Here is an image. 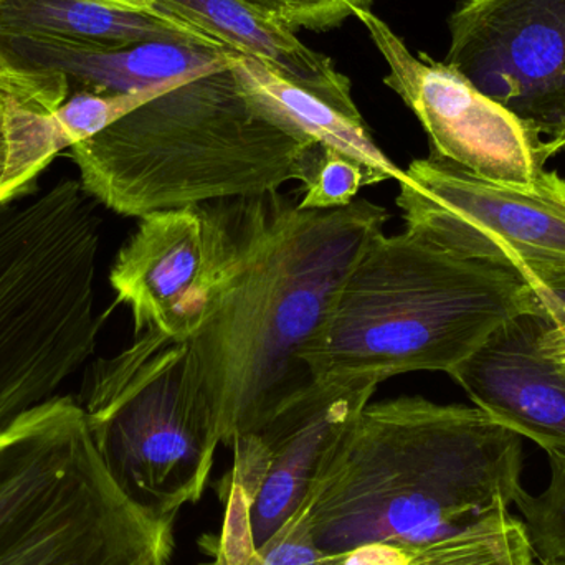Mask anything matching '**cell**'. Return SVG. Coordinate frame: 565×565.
<instances>
[{"instance_id": "obj_15", "label": "cell", "mask_w": 565, "mask_h": 565, "mask_svg": "<svg viewBox=\"0 0 565 565\" xmlns=\"http://www.w3.org/2000/svg\"><path fill=\"white\" fill-rule=\"evenodd\" d=\"M0 35L102 50L146 42L225 46L159 10L126 9L98 0H0Z\"/></svg>"}, {"instance_id": "obj_30", "label": "cell", "mask_w": 565, "mask_h": 565, "mask_svg": "<svg viewBox=\"0 0 565 565\" xmlns=\"http://www.w3.org/2000/svg\"><path fill=\"white\" fill-rule=\"evenodd\" d=\"M563 152H565V148H564V151H563Z\"/></svg>"}, {"instance_id": "obj_13", "label": "cell", "mask_w": 565, "mask_h": 565, "mask_svg": "<svg viewBox=\"0 0 565 565\" xmlns=\"http://www.w3.org/2000/svg\"><path fill=\"white\" fill-rule=\"evenodd\" d=\"M234 53L225 46L185 42H146L102 50L0 35V65L22 72L60 73L68 82L70 95L141 92L221 68Z\"/></svg>"}, {"instance_id": "obj_18", "label": "cell", "mask_w": 565, "mask_h": 565, "mask_svg": "<svg viewBox=\"0 0 565 565\" xmlns=\"http://www.w3.org/2000/svg\"><path fill=\"white\" fill-rule=\"evenodd\" d=\"M521 518L498 507L451 536L408 547V565H534Z\"/></svg>"}, {"instance_id": "obj_2", "label": "cell", "mask_w": 565, "mask_h": 565, "mask_svg": "<svg viewBox=\"0 0 565 565\" xmlns=\"http://www.w3.org/2000/svg\"><path fill=\"white\" fill-rule=\"evenodd\" d=\"M521 437L461 404L369 402L322 461L296 513L324 553L422 546L514 503Z\"/></svg>"}, {"instance_id": "obj_27", "label": "cell", "mask_w": 565, "mask_h": 565, "mask_svg": "<svg viewBox=\"0 0 565 565\" xmlns=\"http://www.w3.org/2000/svg\"><path fill=\"white\" fill-rule=\"evenodd\" d=\"M98 2L109 3V6L126 7V9H152L149 0H98Z\"/></svg>"}, {"instance_id": "obj_12", "label": "cell", "mask_w": 565, "mask_h": 565, "mask_svg": "<svg viewBox=\"0 0 565 565\" xmlns=\"http://www.w3.org/2000/svg\"><path fill=\"white\" fill-rule=\"evenodd\" d=\"M550 329L534 312L514 316L448 374L484 414L546 454L565 451V365L540 348Z\"/></svg>"}, {"instance_id": "obj_21", "label": "cell", "mask_w": 565, "mask_h": 565, "mask_svg": "<svg viewBox=\"0 0 565 565\" xmlns=\"http://www.w3.org/2000/svg\"><path fill=\"white\" fill-rule=\"evenodd\" d=\"M199 75H202V73H199ZM194 76L198 75H191L188 78L178 79V82L164 83V85L152 86V88L141 89V92L113 93V95L92 92L72 93L68 99L55 111L56 125H58L60 132H62L70 149L78 142L99 135V132L109 128L113 122L121 119L122 116L129 115L139 106L154 99L156 96L169 92V89L194 78Z\"/></svg>"}, {"instance_id": "obj_20", "label": "cell", "mask_w": 565, "mask_h": 565, "mask_svg": "<svg viewBox=\"0 0 565 565\" xmlns=\"http://www.w3.org/2000/svg\"><path fill=\"white\" fill-rule=\"evenodd\" d=\"M301 198L298 207L302 211H332L348 207L355 201L359 191L372 185L371 175L355 159L315 145L302 162Z\"/></svg>"}, {"instance_id": "obj_28", "label": "cell", "mask_w": 565, "mask_h": 565, "mask_svg": "<svg viewBox=\"0 0 565 565\" xmlns=\"http://www.w3.org/2000/svg\"><path fill=\"white\" fill-rule=\"evenodd\" d=\"M541 565H565V563H546Z\"/></svg>"}, {"instance_id": "obj_8", "label": "cell", "mask_w": 565, "mask_h": 565, "mask_svg": "<svg viewBox=\"0 0 565 565\" xmlns=\"http://www.w3.org/2000/svg\"><path fill=\"white\" fill-rule=\"evenodd\" d=\"M377 382H315L257 430L228 447L234 465L222 487L225 520L214 543L218 565H248L299 510L329 450L372 401Z\"/></svg>"}, {"instance_id": "obj_23", "label": "cell", "mask_w": 565, "mask_h": 565, "mask_svg": "<svg viewBox=\"0 0 565 565\" xmlns=\"http://www.w3.org/2000/svg\"><path fill=\"white\" fill-rule=\"evenodd\" d=\"M348 556L328 554L312 540L298 513L257 551L248 565H344Z\"/></svg>"}, {"instance_id": "obj_9", "label": "cell", "mask_w": 565, "mask_h": 565, "mask_svg": "<svg viewBox=\"0 0 565 565\" xmlns=\"http://www.w3.org/2000/svg\"><path fill=\"white\" fill-rule=\"evenodd\" d=\"M355 19L387 63L385 85L414 111L441 158L491 181L531 184L564 151L563 142L544 138L444 62L415 56L371 10Z\"/></svg>"}, {"instance_id": "obj_19", "label": "cell", "mask_w": 565, "mask_h": 565, "mask_svg": "<svg viewBox=\"0 0 565 565\" xmlns=\"http://www.w3.org/2000/svg\"><path fill=\"white\" fill-rule=\"evenodd\" d=\"M551 481L541 494L523 490L514 507L523 514L524 527L541 564L565 563V451H547Z\"/></svg>"}, {"instance_id": "obj_24", "label": "cell", "mask_w": 565, "mask_h": 565, "mask_svg": "<svg viewBox=\"0 0 565 565\" xmlns=\"http://www.w3.org/2000/svg\"><path fill=\"white\" fill-rule=\"evenodd\" d=\"M533 298L534 315L553 328L565 326V268L546 271L526 281Z\"/></svg>"}, {"instance_id": "obj_3", "label": "cell", "mask_w": 565, "mask_h": 565, "mask_svg": "<svg viewBox=\"0 0 565 565\" xmlns=\"http://www.w3.org/2000/svg\"><path fill=\"white\" fill-rule=\"evenodd\" d=\"M234 56L72 146L83 191L122 217L142 218L258 198L299 181L316 142L296 138L257 108Z\"/></svg>"}, {"instance_id": "obj_11", "label": "cell", "mask_w": 565, "mask_h": 565, "mask_svg": "<svg viewBox=\"0 0 565 565\" xmlns=\"http://www.w3.org/2000/svg\"><path fill=\"white\" fill-rule=\"evenodd\" d=\"M234 245L232 201L139 218L109 274L135 335L154 329L189 341L204 322Z\"/></svg>"}, {"instance_id": "obj_14", "label": "cell", "mask_w": 565, "mask_h": 565, "mask_svg": "<svg viewBox=\"0 0 565 565\" xmlns=\"http://www.w3.org/2000/svg\"><path fill=\"white\" fill-rule=\"evenodd\" d=\"M152 9L175 17L242 55L254 56L291 85L324 99L345 115L362 118L351 82L331 58L302 45L288 26L238 0H149Z\"/></svg>"}, {"instance_id": "obj_26", "label": "cell", "mask_w": 565, "mask_h": 565, "mask_svg": "<svg viewBox=\"0 0 565 565\" xmlns=\"http://www.w3.org/2000/svg\"><path fill=\"white\" fill-rule=\"evenodd\" d=\"M540 348L546 358L565 365V326L544 332Z\"/></svg>"}, {"instance_id": "obj_7", "label": "cell", "mask_w": 565, "mask_h": 565, "mask_svg": "<svg viewBox=\"0 0 565 565\" xmlns=\"http://www.w3.org/2000/svg\"><path fill=\"white\" fill-rule=\"evenodd\" d=\"M395 199L405 231L461 257L510 268L524 281L565 268V179L531 184L481 178L437 152L404 171Z\"/></svg>"}, {"instance_id": "obj_17", "label": "cell", "mask_w": 565, "mask_h": 565, "mask_svg": "<svg viewBox=\"0 0 565 565\" xmlns=\"http://www.w3.org/2000/svg\"><path fill=\"white\" fill-rule=\"evenodd\" d=\"M68 96L60 73L0 65V205L17 201L68 149L55 121Z\"/></svg>"}, {"instance_id": "obj_4", "label": "cell", "mask_w": 565, "mask_h": 565, "mask_svg": "<svg viewBox=\"0 0 565 565\" xmlns=\"http://www.w3.org/2000/svg\"><path fill=\"white\" fill-rule=\"evenodd\" d=\"M534 312L510 268L461 257L420 235H375L305 355L315 382L450 374L504 322Z\"/></svg>"}, {"instance_id": "obj_6", "label": "cell", "mask_w": 565, "mask_h": 565, "mask_svg": "<svg viewBox=\"0 0 565 565\" xmlns=\"http://www.w3.org/2000/svg\"><path fill=\"white\" fill-rule=\"evenodd\" d=\"M82 404L93 444L119 490L175 520L207 488L222 444L185 341L148 329L89 369Z\"/></svg>"}, {"instance_id": "obj_5", "label": "cell", "mask_w": 565, "mask_h": 565, "mask_svg": "<svg viewBox=\"0 0 565 565\" xmlns=\"http://www.w3.org/2000/svg\"><path fill=\"white\" fill-rule=\"evenodd\" d=\"M174 523L119 490L72 395L0 438V565H169Z\"/></svg>"}, {"instance_id": "obj_16", "label": "cell", "mask_w": 565, "mask_h": 565, "mask_svg": "<svg viewBox=\"0 0 565 565\" xmlns=\"http://www.w3.org/2000/svg\"><path fill=\"white\" fill-rule=\"evenodd\" d=\"M234 68L252 102L285 131L355 159L371 175L372 185L404 179L405 172L375 145L364 118L345 115L291 85L254 56L235 53Z\"/></svg>"}, {"instance_id": "obj_10", "label": "cell", "mask_w": 565, "mask_h": 565, "mask_svg": "<svg viewBox=\"0 0 565 565\" xmlns=\"http://www.w3.org/2000/svg\"><path fill=\"white\" fill-rule=\"evenodd\" d=\"M445 65L565 148V0H460Z\"/></svg>"}, {"instance_id": "obj_1", "label": "cell", "mask_w": 565, "mask_h": 565, "mask_svg": "<svg viewBox=\"0 0 565 565\" xmlns=\"http://www.w3.org/2000/svg\"><path fill=\"white\" fill-rule=\"evenodd\" d=\"M234 245L189 361L224 445L308 391L305 362L342 282L391 214L367 199L302 211L278 192L234 199Z\"/></svg>"}, {"instance_id": "obj_25", "label": "cell", "mask_w": 565, "mask_h": 565, "mask_svg": "<svg viewBox=\"0 0 565 565\" xmlns=\"http://www.w3.org/2000/svg\"><path fill=\"white\" fill-rule=\"evenodd\" d=\"M344 565H408V547L369 544L349 553Z\"/></svg>"}, {"instance_id": "obj_29", "label": "cell", "mask_w": 565, "mask_h": 565, "mask_svg": "<svg viewBox=\"0 0 565 565\" xmlns=\"http://www.w3.org/2000/svg\"><path fill=\"white\" fill-rule=\"evenodd\" d=\"M202 565H218L217 563H215L214 559H212V563H209V564H202Z\"/></svg>"}, {"instance_id": "obj_22", "label": "cell", "mask_w": 565, "mask_h": 565, "mask_svg": "<svg viewBox=\"0 0 565 565\" xmlns=\"http://www.w3.org/2000/svg\"><path fill=\"white\" fill-rule=\"evenodd\" d=\"M288 29L328 30L341 25L374 0H238Z\"/></svg>"}]
</instances>
